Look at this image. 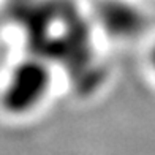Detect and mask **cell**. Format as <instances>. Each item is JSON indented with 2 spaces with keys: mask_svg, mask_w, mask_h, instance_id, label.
I'll list each match as a JSON object with an SVG mask.
<instances>
[{
  "mask_svg": "<svg viewBox=\"0 0 155 155\" xmlns=\"http://www.w3.org/2000/svg\"><path fill=\"white\" fill-rule=\"evenodd\" d=\"M149 63H150V68L153 70V73H155V45L152 46L150 52H149Z\"/></svg>",
  "mask_w": 155,
  "mask_h": 155,
  "instance_id": "obj_3",
  "label": "cell"
},
{
  "mask_svg": "<svg viewBox=\"0 0 155 155\" xmlns=\"http://www.w3.org/2000/svg\"><path fill=\"white\" fill-rule=\"evenodd\" d=\"M51 84V70L38 55L18 62L3 87V112L15 120L33 116L46 101Z\"/></svg>",
  "mask_w": 155,
  "mask_h": 155,
  "instance_id": "obj_1",
  "label": "cell"
},
{
  "mask_svg": "<svg viewBox=\"0 0 155 155\" xmlns=\"http://www.w3.org/2000/svg\"><path fill=\"white\" fill-rule=\"evenodd\" d=\"M98 18L106 33L116 38L135 37L141 32V27H143L141 13L128 3L119 2V0L103 3Z\"/></svg>",
  "mask_w": 155,
  "mask_h": 155,
  "instance_id": "obj_2",
  "label": "cell"
}]
</instances>
